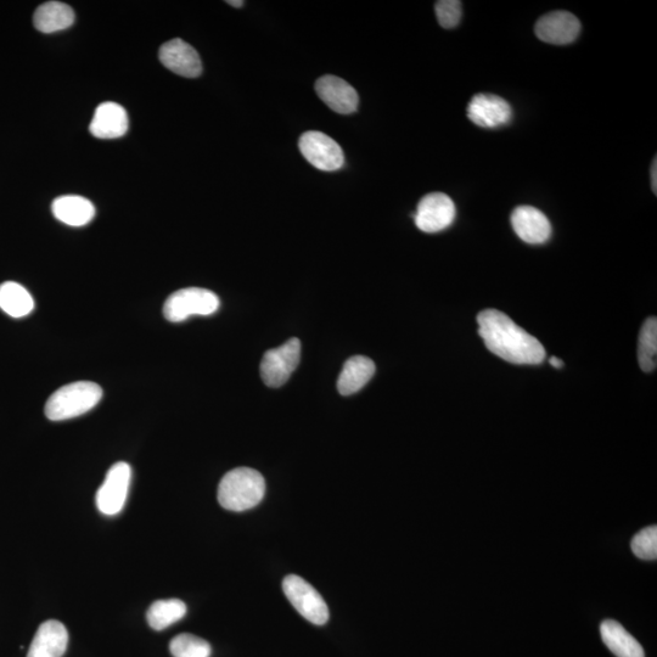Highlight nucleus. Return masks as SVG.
<instances>
[{
	"label": "nucleus",
	"instance_id": "nucleus-20",
	"mask_svg": "<svg viewBox=\"0 0 657 657\" xmlns=\"http://www.w3.org/2000/svg\"><path fill=\"white\" fill-rule=\"evenodd\" d=\"M75 22V13L69 5L48 2L41 5L33 15V24L39 32L55 33L66 30Z\"/></svg>",
	"mask_w": 657,
	"mask_h": 657
},
{
	"label": "nucleus",
	"instance_id": "nucleus-12",
	"mask_svg": "<svg viewBox=\"0 0 657 657\" xmlns=\"http://www.w3.org/2000/svg\"><path fill=\"white\" fill-rule=\"evenodd\" d=\"M159 58L168 70L178 76L195 78L202 72L201 59L196 50L183 39H172L160 48Z\"/></svg>",
	"mask_w": 657,
	"mask_h": 657
},
{
	"label": "nucleus",
	"instance_id": "nucleus-22",
	"mask_svg": "<svg viewBox=\"0 0 657 657\" xmlns=\"http://www.w3.org/2000/svg\"><path fill=\"white\" fill-rule=\"evenodd\" d=\"M187 615V605L179 599L157 600L146 612V620L155 631H164L166 628L181 621Z\"/></svg>",
	"mask_w": 657,
	"mask_h": 657
},
{
	"label": "nucleus",
	"instance_id": "nucleus-2",
	"mask_svg": "<svg viewBox=\"0 0 657 657\" xmlns=\"http://www.w3.org/2000/svg\"><path fill=\"white\" fill-rule=\"evenodd\" d=\"M266 494V481L257 470L238 468L224 475L218 486V502L230 511L255 508Z\"/></svg>",
	"mask_w": 657,
	"mask_h": 657
},
{
	"label": "nucleus",
	"instance_id": "nucleus-9",
	"mask_svg": "<svg viewBox=\"0 0 657 657\" xmlns=\"http://www.w3.org/2000/svg\"><path fill=\"white\" fill-rule=\"evenodd\" d=\"M456 216V205L448 195L431 193L420 200L414 221L421 232L431 234L451 227Z\"/></svg>",
	"mask_w": 657,
	"mask_h": 657
},
{
	"label": "nucleus",
	"instance_id": "nucleus-29",
	"mask_svg": "<svg viewBox=\"0 0 657 657\" xmlns=\"http://www.w3.org/2000/svg\"><path fill=\"white\" fill-rule=\"evenodd\" d=\"M229 5H233L235 8H241L244 5V2H241V0H237V2H234V0H230V2H227Z\"/></svg>",
	"mask_w": 657,
	"mask_h": 657
},
{
	"label": "nucleus",
	"instance_id": "nucleus-5",
	"mask_svg": "<svg viewBox=\"0 0 657 657\" xmlns=\"http://www.w3.org/2000/svg\"><path fill=\"white\" fill-rule=\"evenodd\" d=\"M283 589L286 598L307 621L317 626L328 622V605L310 583L299 576L289 575L284 578Z\"/></svg>",
	"mask_w": 657,
	"mask_h": 657
},
{
	"label": "nucleus",
	"instance_id": "nucleus-27",
	"mask_svg": "<svg viewBox=\"0 0 657 657\" xmlns=\"http://www.w3.org/2000/svg\"><path fill=\"white\" fill-rule=\"evenodd\" d=\"M657 160L655 159L653 162V167H651V187H653L654 194H657Z\"/></svg>",
	"mask_w": 657,
	"mask_h": 657
},
{
	"label": "nucleus",
	"instance_id": "nucleus-8",
	"mask_svg": "<svg viewBox=\"0 0 657 657\" xmlns=\"http://www.w3.org/2000/svg\"><path fill=\"white\" fill-rule=\"evenodd\" d=\"M299 148L303 157L319 171L333 172L344 166V151L327 134L317 131L303 133Z\"/></svg>",
	"mask_w": 657,
	"mask_h": 657
},
{
	"label": "nucleus",
	"instance_id": "nucleus-19",
	"mask_svg": "<svg viewBox=\"0 0 657 657\" xmlns=\"http://www.w3.org/2000/svg\"><path fill=\"white\" fill-rule=\"evenodd\" d=\"M600 634L606 647L617 657H645L642 645L621 623L614 620L604 621L600 626Z\"/></svg>",
	"mask_w": 657,
	"mask_h": 657
},
{
	"label": "nucleus",
	"instance_id": "nucleus-21",
	"mask_svg": "<svg viewBox=\"0 0 657 657\" xmlns=\"http://www.w3.org/2000/svg\"><path fill=\"white\" fill-rule=\"evenodd\" d=\"M0 308L13 318H24L35 308V300L24 286L7 282L0 285Z\"/></svg>",
	"mask_w": 657,
	"mask_h": 657
},
{
	"label": "nucleus",
	"instance_id": "nucleus-3",
	"mask_svg": "<svg viewBox=\"0 0 657 657\" xmlns=\"http://www.w3.org/2000/svg\"><path fill=\"white\" fill-rule=\"evenodd\" d=\"M103 398V390L91 381H78L60 387L46 404V415L49 420L63 421L80 417L97 406Z\"/></svg>",
	"mask_w": 657,
	"mask_h": 657
},
{
	"label": "nucleus",
	"instance_id": "nucleus-13",
	"mask_svg": "<svg viewBox=\"0 0 657 657\" xmlns=\"http://www.w3.org/2000/svg\"><path fill=\"white\" fill-rule=\"evenodd\" d=\"M511 226L518 237L527 244L547 243L552 235V224L542 211L531 206H520L511 215Z\"/></svg>",
	"mask_w": 657,
	"mask_h": 657
},
{
	"label": "nucleus",
	"instance_id": "nucleus-10",
	"mask_svg": "<svg viewBox=\"0 0 657 657\" xmlns=\"http://www.w3.org/2000/svg\"><path fill=\"white\" fill-rule=\"evenodd\" d=\"M468 117L474 125L494 129L507 126L513 110L507 100L494 94H476L468 106Z\"/></svg>",
	"mask_w": 657,
	"mask_h": 657
},
{
	"label": "nucleus",
	"instance_id": "nucleus-16",
	"mask_svg": "<svg viewBox=\"0 0 657 657\" xmlns=\"http://www.w3.org/2000/svg\"><path fill=\"white\" fill-rule=\"evenodd\" d=\"M69 644V632L56 620L43 622L33 638L27 657H63Z\"/></svg>",
	"mask_w": 657,
	"mask_h": 657
},
{
	"label": "nucleus",
	"instance_id": "nucleus-24",
	"mask_svg": "<svg viewBox=\"0 0 657 657\" xmlns=\"http://www.w3.org/2000/svg\"><path fill=\"white\" fill-rule=\"evenodd\" d=\"M173 657H210L211 645L205 639L183 633L174 637L170 643Z\"/></svg>",
	"mask_w": 657,
	"mask_h": 657
},
{
	"label": "nucleus",
	"instance_id": "nucleus-7",
	"mask_svg": "<svg viewBox=\"0 0 657 657\" xmlns=\"http://www.w3.org/2000/svg\"><path fill=\"white\" fill-rule=\"evenodd\" d=\"M131 480L132 469L129 464L119 462L111 466L95 498L101 514L114 516L121 513L125 508Z\"/></svg>",
	"mask_w": 657,
	"mask_h": 657
},
{
	"label": "nucleus",
	"instance_id": "nucleus-11",
	"mask_svg": "<svg viewBox=\"0 0 657 657\" xmlns=\"http://www.w3.org/2000/svg\"><path fill=\"white\" fill-rule=\"evenodd\" d=\"M535 32L543 42L566 46L575 42L580 36L581 22L574 14L567 11H554L537 21Z\"/></svg>",
	"mask_w": 657,
	"mask_h": 657
},
{
	"label": "nucleus",
	"instance_id": "nucleus-4",
	"mask_svg": "<svg viewBox=\"0 0 657 657\" xmlns=\"http://www.w3.org/2000/svg\"><path fill=\"white\" fill-rule=\"evenodd\" d=\"M221 302L215 292L201 288H187L173 292L164 306V316L172 323H181L193 316H211Z\"/></svg>",
	"mask_w": 657,
	"mask_h": 657
},
{
	"label": "nucleus",
	"instance_id": "nucleus-18",
	"mask_svg": "<svg viewBox=\"0 0 657 657\" xmlns=\"http://www.w3.org/2000/svg\"><path fill=\"white\" fill-rule=\"evenodd\" d=\"M375 374V363L364 356H353L344 364L338 380V390L342 396H350L361 391Z\"/></svg>",
	"mask_w": 657,
	"mask_h": 657
},
{
	"label": "nucleus",
	"instance_id": "nucleus-15",
	"mask_svg": "<svg viewBox=\"0 0 657 657\" xmlns=\"http://www.w3.org/2000/svg\"><path fill=\"white\" fill-rule=\"evenodd\" d=\"M129 120L125 108L112 101L100 104L95 110L89 132L98 139H117L125 136Z\"/></svg>",
	"mask_w": 657,
	"mask_h": 657
},
{
	"label": "nucleus",
	"instance_id": "nucleus-6",
	"mask_svg": "<svg viewBox=\"0 0 657 657\" xmlns=\"http://www.w3.org/2000/svg\"><path fill=\"white\" fill-rule=\"evenodd\" d=\"M301 359V341L292 338L284 345L269 350L262 358L260 372L269 387L283 386L295 372Z\"/></svg>",
	"mask_w": 657,
	"mask_h": 657
},
{
	"label": "nucleus",
	"instance_id": "nucleus-28",
	"mask_svg": "<svg viewBox=\"0 0 657 657\" xmlns=\"http://www.w3.org/2000/svg\"><path fill=\"white\" fill-rule=\"evenodd\" d=\"M549 362H550V364H552L553 367H555V368H561V367H563V365H564L563 361H560V359L557 358V357L550 358V361H549Z\"/></svg>",
	"mask_w": 657,
	"mask_h": 657
},
{
	"label": "nucleus",
	"instance_id": "nucleus-1",
	"mask_svg": "<svg viewBox=\"0 0 657 657\" xmlns=\"http://www.w3.org/2000/svg\"><path fill=\"white\" fill-rule=\"evenodd\" d=\"M479 334L494 355L513 364H541L546 350L535 336L516 325L507 314L482 311L477 316Z\"/></svg>",
	"mask_w": 657,
	"mask_h": 657
},
{
	"label": "nucleus",
	"instance_id": "nucleus-26",
	"mask_svg": "<svg viewBox=\"0 0 657 657\" xmlns=\"http://www.w3.org/2000/svg\"><path fill=\"white\" fill-rule=\"evenodd\" d=\"M438 22L443 28H454L462 19V3L459 0H440L435 4Z\"/></svg>",
	"mask_w": 657,
	"mask_h": 657
},
{
	"label": "nucleus",
	"instance_id": "nucleus-23",
	"mask_svg": "<svg viewBox=\"0 0 657 657\" xmlns=\"http://www.w3.org/2000/svg\"><path fill=\"white\" fill-rule=\"evenodd\" d=\"M638 361L644 372H654L657 365V320L651 317L639 335Z\"/></svg>",
	"mask_w": 657,
	"mask_h": 657
},
{
	"label": "nucleus",
	"instance_id": "nucleus-14",
	"mask_svg": "<svg viewBox=\"0 0 657 657\" xmlns=\"http://www.w3.org/2000/svg\"><path fill=\"white\" fill-rule=\"evenodd\" d=\"M316 92L318 97L338 114L350 115L358 109L359 97L356 89L342 78L330 75L319 78Z\"/></svg>",
	"mask_w": 657,
	"mask_h": 657
},
{
	"label": "nucleus",
	"instance_id": "nucleus-17",
	"mask_svg": "<svg viewBox=\"0 0 657 657\" xmlns=\"http://www.w3.org/2000/svg\"><path fill=\"white\" fill-rule=\"evenodd\" d=\"M52 211L58 221L70 227L87 226L95 216V207L92 202L77 195H65L55 199Z\"/></svg>",
	"mask_w": 657,
	"mask_h": 657
},
{
	"label": "nucleus",
	"instance_id": "nucleus-25",
	"mask_svg": "<svg viewBox=\"0 0 657 657\" xmlns=\"http://www.w3.org/2000/svg\"><path fill=\"white\" fill-rule=\"evenodd\" d=\"M634 555L642 560L657 558V527L649 526L637 533L631 544Z\"/></svg>",
	"mask_w": 657,
	"mask_h": 657
}]
</instances>
